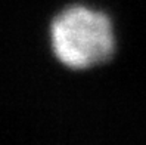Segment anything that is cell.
Instances as JSON below:
<instances>
[{
	"label": "cell",
	"instance_id": "obj_1",
	"mask_svg": "<svg viewBox=\"0 0 146 145\" xmlns=\"http://www.w3.org/2000/svg\"><path fill=\"white\" fill-rule=\"evenodd\" d=\"M56 58L72 70L108 62L115 50L112 24L106 15L72 6L56 16L50 30Z\"/></svg>",
	"mask_w": 146,
	"mask_h": 145
}]
</instances>
